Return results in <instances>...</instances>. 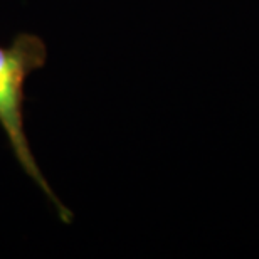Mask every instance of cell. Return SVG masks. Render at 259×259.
<instances>
[{"label":"cell","mask_w":259,"mask_h":259,"mask_svg":"<svg viewBox=\"0 0 259 259\" xmlns=\"http://www.w3.org/2000/svg\"><path fill=\"white\" fill-rule=\"evenodd\" d=\"M46 61L48 48L39 35L20 32L7 48L0 46V128L20 168L39 185L42 194L56 207L59 219L64 224H71L72 212L58 199L40 172L24 125V105L27 100L25 82L34 71L42 69Z\"/></svg>","instance_id":"cell-1"}]
</instances>
